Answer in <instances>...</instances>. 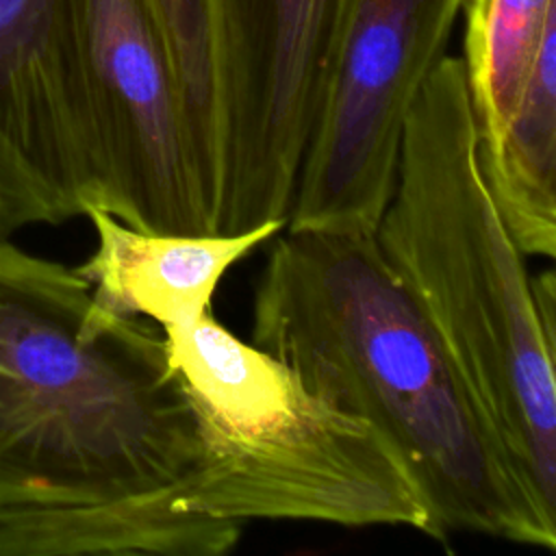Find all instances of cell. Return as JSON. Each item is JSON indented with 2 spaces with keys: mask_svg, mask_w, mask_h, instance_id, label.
<instances>
[{
  "mask_svg": "<svg viewBox=\"0 0 556 556\" xmlns=\"http://www.w3.org/2000/svg\"><path fill=\"white\" fill-rule=\"evenodd\" d=\"M198 454L163 332L0 232V513L174 502Z\"/></svg>",
  "mask_w": 556,
  "mask_h": 556,
  "instance_id": "2",
  "label": "cell"
},
{
  "mask_svg": "<svg viewBox=\"0 0 556 556\" xmlns=\"http://www.w3.org/2000/svg\"><path fill=\"white\" fill-rule=\"evenodd\" d=\"M460 11L463 0H352L287 230L374 235L393 193L406 117L447 54Z\"/></svg>",
  "mask_w": 556,
  "mask_h": 556,
  "instance_id": "5",
  "label": "cell"
},
{
  "mask_svg": "<svg viewBox=\"0 0 556 556\" xmlns=\"http://www.w3.org/2000/svg\"><path fill=\"white\" fill-rule=\"evenodd\" d=\"M460 56L476 119L478 148L508 122L545 37L556 30L554 0H463Z\"/></svg>",
  "mask_w": 556,
  "mask_h": 556,
  "instance_id": "13",
  "label": "cell"
},
{
  "mask_svg": "<svg viewBox=\"0 0 556 556\" xmlns=\"http://www.w3.org/2000/svg\"><path fill=\"white\" fill-rule=\"evenodd\" d=\"M85 217L98 243L74 269L91 285L93 302L122 317H148L161 330L213 311L226 271L287 226L274 219L237 235H167L126 226L102 208H89Z\"/></svg>",
  "mask_w": 556,
  "mask_h": 556,
  "instance_id": "9",
  "label": "cell"
},
{
  "mask_svg": "<svg viewBox=\"0 0 556 556\" xmlns=\"http://www.w3.org/2000/svg\"><path fill=\"white\" fill-rule=\"evenodd\" d=\"M178 93L198 193L215 232L222 187V93L215 0H146Z\"/></svg>",
  "mask_w": 556,
  "mask_h": 556,
  "instance_id": "12",
  "label": "cell"
},
{
  "mask_svg": "<svg viewBox=\"0 0 556 556\" xmlns=\"http://www.w3.org/2000/svg\"><path fill=\"white\" fill-rule=\"evenodd\" d=\"M243 526L178 515L167 500L0 513V556H222Z\"/></svg>",
  "mask_w": 556,
  "mask_h": 556,
  "instance_id": "10",
  "label": "cell"
},
{
  "mask_svg": "<svg viewBox=\"0 0 556 556\" xmlns=\"http://www.w3.org/2000/svg\"><path fill=\"white\" fill-rule=\"evenodd\" d=\"M102 208L74 0H0V232Z\"/></svg>",
  "mask_w": 556,
  "mask_h": 556,
  "instance_id": "8",
  "label": "cell"
},
{
  "mask_svg": "<svg viewBox=\"0 0 556 556\" xmlns=\"http://www.w3.org/2000/svg\"><path fill=\"white\" fill-rule=\"evenodd\" d=\"M252 343L397 445L441 543L467 532L556 547V506L480 415L374 235L278 237L254 289Z\"/></svg>",
  "mask_w": 556,
  "mask_h": 556,
  "instance_id": "1",
  "label": "cell"
},
{
  "mask_svg": "<svg viewBox=\"0 0 556 556\" xmlns=\"http://www.w3.org/2000/svg\"><path fill=\"white\" fill-rule=\"evenodd\" d=\"M100 154L102 211L126 226L213 235L169 63L146 0H74Z\"/></svg>",
  "mask_w": 556,
  "mask_h": 556,
  "instance_id": "7",
  "label": "cell"
},
{
  "mask_svg": "<svg viewBox=\"0 0 556 556\" xmlns=\"http://www.w3.org/2000/svg\"><path fill=\"white\" fill-rule=\"evenodd\" d=\"M163 339L200 441L174 513L239 526L267 519L406 528L441 543L410 465L369 419L315 393L213 311L163 328Z\"/></svg>",
  "mask_w": 556,
  "mask_h": 556,
  "instance_id": "4",
  "label": "cell"
},
{
  "mask_svg": "<svg viewBox=\"0 0 556 556\" xmlns=\"http://www.w3.org/2000/svg\"><path fill=\"white\" fill-rule=\"evenodd\" d=\"M374 239L480 415L556 506V330L484 182L460 56L445 54L410 106Z\"/></svg>",
  "mask_w": 556,
  "mask_h": 556,
  "instance_id": "3",
  "label": "cell"
},
{
  "mask_svg": "<svg viewBox=\"0 0 556 556\" xmlns=\"http://www.w3.org/2000/svg\"><path fill=\"white\" fill-rule=\"evenodd\" d=\"M222 187L215 232L289 213L352 0H215Z\"/></svg>",
  "mask_w": 556,
  "mask_h": 556,
  "instance_id": "6",
  "label": "cell"
},
{
  "mask_svg": "<svg viewBox=\"0 0 556 556\" xmlns=\"http://www.w3.org/2000/svg\"><path fill=\"white\" fill-rule=\"evenodd\" d=\"M489 193L526 256H556V30L491 146L478 148Z\"/></svg>",
  "mask_w": 556,
  "mask_h": 556,
  "instance_id": "11",
  "label": "cell"
}]
</instances>
